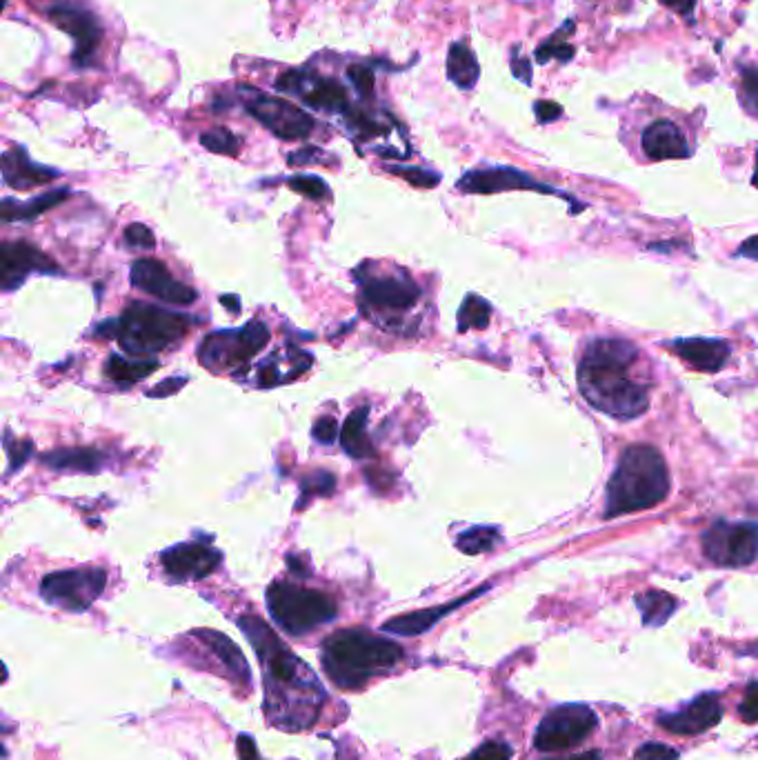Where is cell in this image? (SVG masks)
I'll return each instance as SVG.
<instances>
[{
    "instance_id": "6da1fadb",
    "label": "cell",
    "mask_w": 758,
    "mask_h": 760,
    "mask_svg": "<svg viewBox=\"0 0 758 760\" xmlns=\"http://www.w3.org/2000/svg\"><path fill=\"white\" fill-rule=\"evenodd\" d=\"M238 627L254 645L263 667V709L269 723L285 732L312 727L327 698L321 680L258 616H241Z\"/></svg>"
},
{
    "instance_id": "7a4b0ae2",
    "label": "cell",
    "mask_w": 758,
    "mask_h": 760,
    "mask_svg": "<svg viewBox=\"0 0 758 760\" xmlns=\"http://www.w3.org/2000/svg\"><path fill=\"white\" fill-rule=\"evenodd\" d=\"M638 349L625 340L603 338L585 349L578 365V387L587 403L614 418H636L650 405V387L638 383L632 367Z\"/></svg>"
},
{
    "instance_id": "3957f363",
    "label": "cell",
    "mask_w": 758,
    "mask_h": 760,
    "mask_svg": "<svg viewBox=\"0 0 758 760\" xmlns=\"http://www.w3.org/2000/svg\"><path fill=\"white\" fill-rule=\"evenodd\" d=\"M403 660V647L365 629H341L325 638L321 663L336 687L354 692L369 680L394 672Z\"/></svg>"
},
{
    "instance_id": "277c9868",
    "label": "cell",
    "mask_w": 758,
    "mask_h": 760,
    "mask_svg": "<svg viewBox=\"0 0 758 760\" xmlns=\"http://www.w3.org/2000/svg\"><path fill=\"white\" fill-rule=\"evenodd\" d=\"M670 492V474L656 447H627L607 485L605 516H621L663 503Z\"/></svg>"
},
{
    "instance_id": "5b68a950",
    "label": "cell",
    "mask_w": 758,
    "mask_h": 760,
    "mask_svg": "<svg viewBox=\"0 0 758 760\" xmlns=\"http://www.w3.org/2000/svg\"><path fill=\"white\" fill-rule=\"evenodd\" d=\"M194 320L147 303H132L116 320V340L127 354L143 356L163 352L192 329Z\"/></svg>"
},
{
    "instance_id": "8992f818",
    "label": "cell",
    "mask_w": 758,
    "mask_h": 760,
    "mask_svg": "<svg viewBox=\"0 0 758 760\" xmlns=\"http://www.w3.org/2000/svg\"><path fill=\"white\" fill-rule=\"evenodd\" d=\"M267 609L274 623L292 636L309 634L316 627L332 623L338 614L336 603L327 594L281 580L267 589Z\"/></svg>"
},
{
    "instance_id": "52a82bcc",
    "label": "cell",
    "mask_w": 758,
    "mask_h": 760,
    "mask_svg": "<svg viewBox=\"0 0 758 760\" xmlns=\"http://www.w3.org/2000/svg\"><path fill=\"white\" fill-rule=\"evenodd\" d=\"M269 343V329L261 320H249L238 329L209 334L198 347V360L209 372H229L238 365H247Z\"/></svg>"
},
{
    "instance_id": "ba28073f",
    "label": "cell",
    "mask_w": 758,
    "mask_h": 760,
    "mask_svg": "<svg viewBox=\"0 0 758 760\" xmlns=\"http://www.w3.org/2000/svg\"><path fill=\"white\" fill-rule=\"evenodd\" d=\"M107 572L101 567L65 569V572L47 574L41 583V596L49 605L65 612H87L94 600L105 592Z\"/></svg>"
},
{
    "instance_id": "9c48e42d",
    "label": "cell",
    "mask_w": 758,
    "mask_h": 760,
    "mask_svg": "<svg viewBox=\"0 0 758 760\" xmlns=\"http://www.w3.org/2000/svg\"><path fill=\"white\" fill-rule=\"evenodd\" d=\"M598 727V718L587 705L554 707L534 734V745L541 752H561L585 743Z\"/></svg>"
},
{
    "instance_id": "30bf717a",
    "label": "cell",
    "mask_w": 758,
    "mask_h": 760,
    "mask_svg": "<svg viewBox=\"0 0 758 760\" xmlns=\"http://www.w3.org/2000/svg\"><path fill=\"white\" fill-rule=\"evenodd\" d=\"M703 552L712 563L721 567H745L758 558V523L743 520V523H721L712 525L703 534Z\"/></svg>"
},
{
    "instance_id": "8fae6325",
    "label": "cell",
    "mask_w": 758,
    "mask_h": 760,
    "mask_svg": "<svg viewBox=\"0 0 758 760\" xmlns=\"http://www.w3.org/2000/svg\"><path fill=\"white\" fill-rule=\"evenodd\" d=\"M241 92L247 96L245 98L247 112L252 114L263 127H267L274 136L283 140H305L314 132V127H316L314 118L309 116L305 109L289 103V100L258 94V92H252V89H249V94H247L245 87L241 89Z\"/></svg>"
},
{
    "instance_id": "7c38bea8",
    "label": "cell",
    "mask_w": 758,
    "mask_h": 760,
    "mask_svg": "<svg viewBox=\"0 0 758 760\" xmlns=\"http://www.w3.org/2000/svg\"><path fill=\"white\" fill-rule=\"evenodd\" d=\"M276 89L278 92L301 96L309 107L323 109V112L345 116L352 109L345 87L334 78L309 76L305 72H298V69H292V72L278 76Z\"/></svg>"
},
{
    "instance_id": "4fadbf2b",
    "label": "cell",
    "mask_w": 758,
    "mask_h": 760,
    "mask_svg": "<svg viewBox=\"0 0 758 760\" xmlns=\"http://www.w3.org/2000/svg\"><path fill=\"white\" fill-rule=\"evenodd\" d=\"M47 18L74 38V63L78 67L94 63L103 40V25L92 12L74 5H56L47 9Z\"/></svg>"
},
{
    "instance_id": "5bb4252c",
    "label": "cell",
    "mask_w": 758,
    "mask_h": 760,
    "mask_svg": "<svg viewBox=\"0 0 758 760\" xmlns=\"http://www.w3.org/2000/svg\"><path fill=\"white\" fill-rule=\"evenodd\" d=\"M132 283L143 292L161 298L163 303L187 307L196 303V289L187 287L181 280L172 278L169 269L152 258H138L132 265Z\"/></svg>"
},
{
    "instance_id": "9a60e30c",
    "label": "cell",
    "mask_w": 758,
    "mask_h": 760,
    "mask_svg": "<svg viewBox=\"0 0 758 760\" xmlns=\"http://www.w3.org/2000/svg\"><path fill=\"white\" fill-rule=\"evenodd\" d=\"M54 274L58 265L41 249L27 243H3L0 247V287L3 292L21 287L29 274Z\"/></svg>"
},
{
    "instance_id": "2e32d148",
    "label": "cell",
    "mask_w": 758,
    "mask_h": 760,
    "mask_svg": "<svg viewBox=\"0 0 758 760\" xmlns=\"http://www.w3.org/2000/svg\"><path fill=\"white\" fill-rule=\"evenodd\" d=\"M358 283H361V296L365 305L374 309H394V312H405L416 305L421 289L414 283L410 276L394 274V276H361L358 274Z\"/></svg>"
},
{
    "instance_id": "e0dca14e",
    "label": "cell",
    "mask_w": 758,
    "mask_h": 760,
    "mask_svg": "<svg viewBox=\"0 0 758 760\" xmlns=\"http://www.w3.org/2000/svg\"><path fill=\"white\" fill-rule=\"evenodd\" d=\"M221 560L223 554L218 552V549L201 543L174 545L161 554V565L165 567V572L174 580H178V583L207 578L209 574L216 572Z\"/></svg>"
},
{
    "instance_id": "ac0fdd59",
    "label": "cell",
    "mask_w": 758,
    "mask_h": 760,
    "mask_svg": "<svg viewBox=\"0 0 758 760\" xmlns=\"http://www.w3.org/2000/svg\"><path fill=\"white\" fill-rule=\"evenodd\" d=\"M189 636H192L196 643L205 649V654L212 658L214 674L232 680L238 689H252L249 667L236 643H232V640L221 632H212V629H198V632H192Z\"/></svg>"
},
{
    "instance_id": "d6986e66",
    "label": "cell",
    "mask_w": 758,
    "mask_h": 760,
    "mask_svg": "<svg viewBox=\"0 0 758 760\" xmlns=\"http://www.w3.org/2000/svg\"><path fill=\"white\" fill-rule=\"evenodd\" d=\"M458 189L465 194H498L510 192V189H534V192L556 194L558 192L545 183H538L530 174L521 172L514 167H490V169H474L467 172L458 180Z\"/></svg>"
},
{
    "instance_id": "ffe728a7",
    "label": "cell",
    "mask_w": 758,
    "mask_h": 760,
    "mask_svg": "<svg viewBox=\"0 0 758 760\" xmlns=\"http://www.w3.org/2000/svg\"><path fill=\"white\" fill-rule=\"evenodd\" d=\"M721 716L723 707L718 703V698L714 694H703L694 698L692 703H687L681 712L658 716V725L667 729V732L694 736L712 729L721 720Z\"/></svg>"
},
{
    "instance_id": "44dd1931",
    "label": "cell",
    "mask_w": 758,
    "mask_h": 760,
    "mask_svg": "<svg viewBox=\"0 0 758 760\" xmlns=\"http://www.w3.org/2000/svg\"><path fill=\"white\" fill-rule=\"evenodd\" d=\"M641 145L650 160H676L692 156L690 143H687L681 127L667 118H658L645 127Z\"/></svg>"
},
{
    "instance_id": "7402d4cb",
    "label": "cell",
    "mask_w": 758,
    "mask_h": 760,
    "mask_svg": "<svg viewBox=\"0 0 758 760\" xmlns=\"http://www.w3.org/2000/svg\"><path fill=\"white\" fill-rule=\"evenodd\" d=\"M61 176L58 169L34 163L23 147H12L3 156V180L12 189H32L36 185L52 183Z\"/></svg>"
},
{
    "instance_id": "603a6c76",
    "label": "cell",
    "mask_w": 758,
    "mask_h": 760,
    "mask_svg": "<svg viewBox=\"0 0 758 760\" xmlns=\"http://www.w3.org/2000/svg\"><path fill=\"white\" fill-rule=\"evenodd\" d=\"M490 589V585H483L474 589L472 594H467L463 598H456L452 600V603L447 605H441V607H432V609H421V612H412V614H405V616H396L392 620H387V623L383 625V632H390V634H398V636H418L427 632V629H432L438 620L445 618L447 614H452L454 609H458L465 603H470L472 598L481 596L483 592H487Z\"/></svg>"
},
{
    "instance_id": "cb8c5ba5",
    "label": "cell",
    "mask_w": 758,
    "mask_h": 760,
    "mask_svg": "<svg viewBox=\"0 0 758 760\" xmlns=\"http://www.w3.org/2000/svg\"><path fill=\"white\" fill-rule=\"evenodd\" d=\"M672 349L685 363L701 372H718L730 358V345L716 338H678L672 343Z\"/></svg>"
},
{
    "instance_id": "d4e9b609",
    "label": "cell",
    "mask_w": 758,
    "mask_h": 760,
    "mask_svg": "<svg viewBox=\"0 0 758 760\" xmlns=\"http://www.w3.org/2000/svg\"><path fill=\"white\" fill-rule=\"evenodd\" d=\"M312 367V356L305 352H298V349H283V352H276L263 360L261 367H258V387H278L285 383H292L294 378L305 374L307 369Z\"/></svg>"
},
{
    "instance_id": "484cf974",
    "label": "cell",
    "mask_w": 758,
    "mask_h": 760,
    "mask_svg": "<svg viewBox=\"0 0 758 760\" xmlns=\"http://www.w3.org/2000/svg\"><path fill=\"white\" fill-rule=\"evenodd\" d=\"M43 465L56 469V472H78V474H98L105 463V456L98 449L74 447V449H56L41 456Z\"/></svg>"
},
{
    "instance_id": "4316f807",
    "label": "cell",
    "mask_w": 758,
    "mask_h": 760,
    "mask_svg": "<svg viewBox=\"0 0 758 760\" xmlns=\"http://www.w3.org/2000/svg\"><path fill=\"white\" fill-rule=\"evenodd\" d=\"M67 196V189H56V192L36 196L27 200V203H16L12 198H5L3 205H0V216H3L5 223H12V220H25V223H29V220H36L41 214L49 212V209L61 205Z\"/></svg>"
},
{
    "instance_id": "83f0119b",
    "label": "cell",
    "mask_w": 758,
    "mask_h": 760,
    "mask_svg": "<svg viewBox=\"0 0 758 760\" xmlns=\"http://www.w3.org/2000/svg\"><path fill=\"white\" fill-rule=\"evenodd\" d=\"M367 414L369 407H358L345 418L341 427V447L352 458H369L374 454L372 440L367 438Z\"/></svg>"
},
{
    "instance_id": "f1b7e54d",
    "label": "cell",
    "mask_w": 758,
    "mask_h": 760,
    "mask_svg": "<svg viewBox=\"0 0 758 760\" xmlns=\"http://www.w3.org/2000/svg\"><path fill=\"white\" fill-rule=\"evenodd\" d=\"M447 78H450L458 89L476 87L478 78H481V67H478V60L470 45L454 43L450 47V54H447Z\"/></svg>"
},
{
    "instance_id": "f546056e",
    "label": "cell",
    "mask_w": 758,
    "mask_h": 760,
    "mask_svg": "<svg viewBox=\"0 0 758 760\" xmlns=\"http://www.w3.org/2000/svg\"><path fill=\"white\" fill-rule=\"evenodd\" d=\"M158 369L156 358H143V360H127L118 354H112L105 365V374L109 376L114 385L118 387H132L138 380L152 376Z\"/></svg>"
},
{
    "instance_id": "4dcf8cb0",
    "label": "cell",
    "mask_w": 758,
    "mask_h": 760,
    "mask_svg": "<svg viewBox=\"0 0 758 760\" xmlns=\"http://www.w3.org/2000/svg\"><path fill=\"white\" fill-rule=\"evenodd\" d=\"M636 605L641 609L643 623L647 627H661L676 612V598L665 592H656V589L636 596Z\"/></svg>"
},
{
    "instance_id": "1f68e13d",
    "label": "cell",
    "mask_w": 758,
    "mask_h": 760,
    "mask_svg": "<svg viewBox=\"0 0 758 760\" xmlns=\"http://www.w3.org/2000/svg\"><path fill=\"white\" fill-rule=\"evenodd\" d=\"M492 318V307L487 300L481 296L470 294L465 300L461 309H458V332H470V329H485L490 325Z\"/></svg>"
},
{
    "instance_id": "d6a6232c",
    "label": "cell",
    "mask_w": 758,
    "mask_h": 760,
    "mask_svg": "<svg viewBox=\"0 0 758 760\" xmlns=\"http://www.w3.org/2000/svg\"><path fill=\"white\" fill-rule=\"evenodd\" d=\"M501 543V534L496 527H472L456 538V547L467 556L485 554Z\"/></svg>"
},
{
    "instance_id": "836d02e7",
    "label": "cell",
    "mask_w": 758,
    "mask_h": 760,
    "mask_svg": "<svg viewBox=\"0 0 758 760\" xmlns=\"http://www.w3.org/2000/svg\"><path fill=\"white\" fill-rule=\"evenodd\" d=\"M572 32H574V23L572 20H567L563 29L554 32V36L547 40V43L538 45V49H536L538 63H550L552 58L561 60V63H570V60L574 58V47L567 43V38H570Z\"/></svg>"
},
{
    "instance_id": "e575fe53",
    "label": "cell",
    "mask_w": 758,
    "mask_h": 760,
    "mask_svg": "<svg viewBox=\"0 0 758 760\" xmlns=\"http://www.w3.org/2000/svg\"><path fill=\"white\" fill-rule=\"evenodd\" d=\"M336 487V478L329 472H314L301 480V500H298V509H303L309 505L312 498H325L332 496Z\"/></svg>"
},
{
    "instance_id": "d590c367",
    "label": "cell",
    "mask_w": 758,
    "mask_h": 760,
    "mask_svg": "<svg viewBox=\"0 0 758 760\" xmlns=\"http://www.w3.org/2000/svg\"><path fill=\"white\" fill-rule=\"evenodd\" d=\"M201 145L209 149V152L223 156H238V152H241V140L225 127L207 129V132L201 134Z\"/></svg>"
},
{
    "instance_id": "8d00e7d4",
    "label": "cell",
    "mask_w": 758,
    "mask_h": 760,
    "mask_svg": "<svg viewBox=\"0 0 758 760\" xmlns=\"http://www.w3.org/2000/svg\"><path fill=\"white\" fill-rule=\"evenodd\" d=\"M287 187L292 189V192L301 194L305 198H312V200H329L332 198V192H329L327 183L318 176H309V174L292 176L287 180Z\"/></svg>"
},
{
    "instance_id": "74e56055",
    "label": "cell",
    "mask_w": 758,
    "mask_h": 760,
    "mask_svg": "<svg viewBox=\"0 0 758 760\" xmlns=\"http://www.w3.org/2000/svg\"><path fill=\"white\" fill-rule=\"evenodd\" d=\"M387 172L407 180V183L414 185V187H423V189H432L436 187L438 183H441V176H438L436 172H432V169H425V167H401V165H387Z\"/></svg>"
},
{
    "instance_id": "f35d334b",
    "label": "cell",
    "mask_w": 758,
    "mask_h": 760,
    "mask_svg": "<svg viewBox=\"0 0 758 760\" xmlns=\"http://www.w3.org/2000/svg\"><path fill=\"white\" fill-rule=\"evenodd\" d=\"M741 100L752 116H758V67L741 69Z\"/></svg>"
},
{
    "instance_id": "ab89813d",
    "label": "cell",
    "mask_w": 758,
    "mask_h": 760,
    "mask_svg": "<svg viewBox=\"0 0 758 760\" xmlns=\"http://www.w3.org/2000/svg\"><path fill=\"white\" fill-rule=\"evenodd\" d=\"M514 756V749L503 743V740H487L470 756H465L463 760H510Z\"/></svg>"
},
{
    "instance_id": "60d3db41",
    "label": "cell",
    "mask_w": 758,
    "mask_h": 760,
    "mask_svg": "<svg viewBox=\"0 0 758 760\" xmlns=\"http://www.w3.org/2000/svg\"><path fill=\"white\" fill-rule=\"evenodd\" d=\"M347 78L352 80V85L358 92V96L361 98H372L374 96L376 78H374L372 69L365 67V65H352L347 69Z\"/></svg>"
},
{
    "instance_id": "b9f144b4",
    "label": "cell",
    "mask_w": 758,
    "mask_h": 760,
    "mask_svg": "<svg viewBox=\"0 0 758 760\" xmlns=\"http://www.w3.org/2000/svg\"><path fill=\"white\" fill-rule=\"evenodd\" d=\"M125 243L129 247L136 249H154L156 247V238L152 234V229L143 223H132L125 229Z\"/></svg>"
},
{
    "instance_id": "7bdbcfd3",
    "label": "cell",
    "mask_w": 758,
    "mask_h": 760,
    "mask_svg": "<svg viewBox=\"0 0 758 760\" xmlns=\"http://www.w3.org/2000/svg\"><path fill=\"white\" fill-rule=\"evenodd\" d=\"M5 447H7V454H9V469H12V472L21 469L34 454L32 440H16L14 445H9V440L5 438Z\"/></svg>"
},
{
    "instance_id": "ee69618b",
    "label": "cell",
    "mask_w": 758,
    "mask_h": 760,
    "mask_svg": "<svg viewBox=\"0 0 758 760\" xmlns=\"http://www.w3.org/2000/svg\"><path fill=\"white\" fill-rule=\"evenodd\" d=\"M312 436H314V440H318V443H323V445H332V443H336V440L341 438V432H338L336 418H332V416H323L321 420H316V425H314V429H312Z\"/></svg>"
},
{
    "instance_id": "f6af8a7d",
    "label": "cell",
    "mask_w": 758,
    "mask_h": 760,
    "mask_svg": "<svg viewBox=\"0 0 758 760\" xmlns=\"http://www.w3.org/2000/svg\"><path fill=\"white\" fill-rule=\"evenodd\" d=\"M636 760H678V752L663 743H645L636 749Z\"/></svg>"
},
{
    "instance_id": "bcb514c9",
    "label": "cell",
    "mask_w": 758,
    "mask_h": 760,
    "mask_svg": "<svg viewBox=\"0 0 758 760\" xmlns=\"http://www.w3.org/2000/svg\"><path fill=\"white\" fill-rule=\"evenodd\" d=\"M741 718L745 723H756L758 720V683H750L745 689L743 703H741Z\"/></svg>"
},
{
    "instance_id": "7dc6e473",
    "label": "cell",
    "mask_w": 758,
    "mask_h": 760,
    "mask_svg": "<svg viewBox=\"0 0 758 760\" xmlns=\"http://www.w3.org/2000/svg\"><path fill=\"white\" fill-rule=\"evenodd\" d=\"M187 385V378L181 376V378H167V380H161V385H156L154 389H149L147 396L149 398H167L176 394L178 389H183Z\"/></svg>"
},
{
    "instance_id": "c3c4849f",
    "label": "cell",
    "mask_w": 758,
    "mask_h": 760,
    "mask_svg": "<svg viewBox=\"0 0 758 760\" xmlns=\"http://www.w3.org/2000/svg\"><path fill=\"white\" fill-rule=\"evenodd\" d=\"M534 114L541 123H552V120L561 118L563 107L552 103V100H538V103L534 105Z\"/></svg>"
},
{
    "instance_id": "681fc988",
    "label": "cell",
    "mask_w": 758,
    "mask_h": 760,
    "mask_svg": "<svg viewBox=\"0 0 758 760\" xmlns=\"http://www.w3.org/2000/svg\"><path fill=\"white\" fill-rule=\"evenodd\" d=\"M323 152L316 147H303L301 152L289 154V165H309V163H321Z\"/></svg>"
},
{
    "instance_id": "f907efd6",
    "label": "cell",
    "mask_w": 758,
    "mask_h": 760,
    "mask_svg": "<svg viewBox=\"0 0 758 760\" xmlns=\"http://www.w3.org/2000/svg\"><path fill=\"white\" fill-rule=\"evenodd\" d=\"M512 72H514V76L518 78V80H523V83L525 85H530L532 83V69H530V63H527V60L525 58H521V56H518V49H514V52H512Z\"/></svg>"
},
{
    "instance_id": "816d5d0a",
    "label": "cell",
    "mask_w": 758,
    "mask_h": 760,
    "mask_svg": "<svg viewBox=\"0 0 758 760\" xmlns=\"http://www.w3.org/2000/svg\"><path fill=\"white\" fill-rule=\"evenodd\" d=\"M658 3H663L665 7L674 9V12L681 14V16H692L696 0H658Z\"/></svg>"
},
{
    "instance_id": "f5cc1de1",
    "label": "cell",
    "mask_w": 758,
    "mask_h": 760,
    "mask_svg": "<svg viewBox=\"0 0 758 760\" xmlns=\"http://www.w3.org/2000/svg\"><path fill=\"white\" fill-rule=\"evenodd\" d=\"M238 754H241L243 760H258L254 740L249 736H238Z\"/></svg>"
},
{
    "instance_id": "db71d44e",
    "label": "cell",
    "mask_w": 758,
    "mask_h": 760,
    "mask_svg": "<svg viewBox=\"0 0 758 760\" xmlns=\"http://www.w3.org/2000/svg\"><path fill=\"white\" fill-rule=\"evenodd\" d=\"M738 254H741L743 258H750V260H758V236H752L747 238L745 243L738 247Z\"/></svg>"
},
{
    "instance_id": "11a10c76",
    "label": "cell",
    "mask_w": 758,
    "mask_h": 760,
    "mask_svg": "<svg viewBox=\"0 0 758 760\" xmlns=\"http://www.w3.org/2000/svg\"><path fill=\"white\" fill-rule=\"evenodd\" d=\"M547 760H603V756L601 752H585V754H576L567 758H547Z\"/></svg>"
},
{
    "instance_id": "9f6ffc18",
    "label": "cell",
    "mask_w": 758,
    "mask_h": 760,
    "mask_svg": "<svg viewBox=\"0 0 758 760\" xmlns=\"http://www.w3.org/2000/svg\"><path fill=\"white\" fill-rule=\"evenodd\" d=\"M221 300H223V305L234 307V312H236V314L241 312V303H238V298H236V296H232V298H229V296H223Z\"/></svg>"
},
{
    "instance_id": "6f0895ef",
    "label": "cell",
    "mask_w": 758,
    "mask_h": 760,
    "mask_svg": "<svg viewBox=\"0 0 758 760\" xmlns=\"http://www.w3.org/2000/svg\"><path fill=\"white\" fill-rule=\"evenodd\" d=\"M754 185L758 187V154H756V174H754Z\"/></svg>"
}]
</instances>
